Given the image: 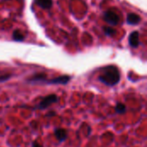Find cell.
Returning <instances> with one entry per match:
<instances>
[{
  "label": "cell",
  "instance_id": "cell-1",
  "mask_svg": "<svg viewBox=\"0 0 147 147\" xmlns=\"http://www.w3.org/2000/svg\"><path fill=\"white\" fill-rule=\"evenodd\" d=\"M120 71L115 65H109L103 68V72L99 76L98 79L108 86H114L120 82Z\"/></svg>",
  "mask_w": 147,
  "mask_h": 147
},
{
  "label": "cell",
  "instance_id": "cell-2",
  "mask_svg": "<svg viewBox=\"0 0 147 147\" xmlns=\"http://www.w3.org/2000/svg\"><path fill=\"white\" fill-rule=\"evenodd\" d=\"M103 20L105 22H107L108 23H109L110 25H117L119 21H120V18H119V16L112 9H109L107 11L104 12V16H103Z\"/></svg>",
  "mask_w": 147,
  "mask_h": 147
},
{
  "label": "cell",
  "instance_id": "cell-3",
  "mask_svg": "<svg viewBox=\"0 0 147 147\" xmlns=\"http://www.w3.org/2000/svg\"><path fill=\"white\" fill-rule=\"evenodd\" d=\"M58 101V97L56 95L53 94V95H49L46 97L43 98V100L40 102L38 108L40 109H46L47 108L50 104H53L54 102H56Z\"/></svg>",
  "mask_w": 147,
  "mask_h": 147
},
{
  "label": "cell",
  "instance_id": "cell-4",
  "mask_svg": "<svg viewBox=\"0 0 147 147\" xmlns=\"http://www.w3.org/2000/svg\"><path fill=\"white\" fill-rule=\"evenodd\" d=\"M71 79L70 76L67 75H63L60 77H57L55 78H53L49 81H47V84H66Z\"/></svg>",
  "mask_w": 147,
  "mask_h": 147
},
{
  "label": "cell",
  "instance_id": "cell-5",
  "mask_svg": "<svg viewBox=\"0 0 147 147\" xmlns=\"http://www.w3.org/2000/svg\"><path fill=\"white\" fill-rule=\"evenodd\" d=\"M129 45L132 47H138L140 45V34L138 31H134L129 35Z\"/></svg>",
  "mask_w": 147,
  "mask_h": 147
},
{
  "label": "cell",
  "instance_id": "cell-6",
  "mask_svg": "<svg viewBox=\"0 0 147 147\" xmlns=\"http://www.w3.org/2000/svg\"><path fill=\"white\" fill-rule=\"evenodd\" d=\"M140 21H141L140 16L135 13H129L127 16V22L130 25H136V24L140 23Z\"/></svg>",
  "mask_w": 147,
  "mask_h": 147
},
{
  "label": "cell",
  "instance_id": "cell-7",
  "mask_svg": "<svg viewBox=\"0 0 147 147\" xmlns=\"http://www.w3.org/2000/svg\"><path fill=\"white\" fill-rule=\"evenodd\" d=\"M54 134H55V137L58 139V140H59L60 142L64 141L66 138H67V133L65 129H56L54 131Z\"/></svg>",
  "mask_w": 147,
  "mask_h": 147
},
{
  "label": "cell",
  "instance_id": "cell-8",
  "mask_svg": "<svg viewBox=\"0 0 147 147\" xmlns=\"http://www.w3.org/2000/svg\"><path fill=\"white\" fill-rule=\"evenodd\" d=\"M35 3L42 9H48L53 6V0H34Z\"/></svg>",
  "mask_w": 147,
  "mask_h": 147
},
{
  "label": "cell",
  "instance_id": "cell-9",
  "mask_svg": "<svg viewBox=\"0 0 147 147\" xmlns=\"http://www.w3.org/2000/svg\"><path fill=\"white\" fill-rule=\"evenodd\" d=\"M12 38H13V40H16V41H22V40L25 39V37H24L22 32L20 31L19 29H16V30H15V31L13 32Z\"/></svg>",
  "mask_w": 147,
  "mask_h": 147
},
{
  "label": "cell",
  "instance_id": "cell-10",
  "mask_svg": "<svg viewBox=\"0 0 147 147\" xmlns=\"http://www.w3.org/2000/svg\"><path fill=\"white\" fill-rule=\"evenodd\" d=\"M47 79V75L45 73H39L35 74L32 78H29V81L31 82H38V81H44Z\"/></svg>",
  "mask_w": 147,
  "mask_h": 147
},
{
  "label": "cell",
  "instance_id": "cell-11",
  "mask_svg": "<svg viewBox=\"0 0 147 147\" xmlns=\"http://www.w3.org/2000/svg\"><path fill=\"white\" fill-rule=\"evenodd\" d=\"M103 31H104V34L108 36H113V35H115L116 34V30L111 27H103Z\"/></svg>",
  "mask_w": 147,
  "mask_h": 147
},
{
  "label": "cell",
  "instance_id": "cell-12",
  "mask_svg": "<svg viewBox=\"0 0 147 147\" xmlns=\"http://www.w3.org/2000/svg\"><path fill=\"white\" fill-rule=\"evenodd\" d=\"M126 106L124 105V104H122V103H117L116 104V107H115V110H116V112L117 113H119V114H123V113H125L126 112Z\"/></svg>",
  "mask_w": 147,
  "mask_h": 147
},
{
  "label": "cell",
  "instance_id": "cell-13",
  "mask_svg": "<svg viewBox=\"0 0 147 147\" xmlns=\"http://www.w3.org/2000/svg\"><path fill=\"white\" fill-rule=\"evenodd\" d=\"M10 78V75L9 74H7V75H3V76H1L0 77V82H3V81H6L8 80L9 78Z\"/></svg>",
  "mask_w": 147,
  "mask_h": 147
},
{
  "label": "cell",
  "instance_id": "cell-14",
  "mask_svg": "<svg viewBox=\"0 0 147 147\" xmlns=\"http://www.w3.org/2000/svg\"><path fill=\"white\" fill-rule=\"evenodd\" d=\"M32 147H42L37 141H34L33 143H32Z\"/></svg>",
  "mask_w": 147,
  "mask_h": 147
}]
</instances>
